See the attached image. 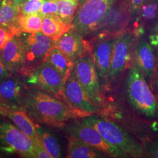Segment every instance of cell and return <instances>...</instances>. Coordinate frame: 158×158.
<instances>
[{
    "label": "cell",
    "mask_w": 158,
    "mask_h": 158,
    "mask_svg": "<svg viewBox=\"0 0 158 158\" xmlns=\"http://www.w3.org/2000/svg\"><path fill=\"white\" fill-rule=\"evenodd\" d=\"M23 109L35 123L59 128H63L71 119L91 115L72 107L57 96L33 87L28 89Z\"/></svg>",
    "instance_id": "1"
},
{
    "label": "cell",
    "mask_w": 158,
    "mask_h": 158,
    "mask_svg": "<svg viewBox=\"0 0 158 158\" xmlns=\"http://www.w3.org/2000/svg\"><path fill=\"white\" fill-rule=\"evenodd\" d=\"M85 124L95 128L105 140L131 158L147 157L144 147L119 125L94 114L81 118Z\"/></svg>",
    "instance_id": "2"
},
{
    "label": "cell",
    "mask_w": 158,
    "mask_h": 158,
    "mask_svg": "<svg viewBox=\"0 0 158 158\" xmlns=\"http://www.w3.org/2000/svg\"><path fill=\"white\" fill-rule=\"evenodd\" d=\"M126 92L130 104L136 112L147 118L158 117V100L143 74L133 63L126 78Z\"/></svg>",
    "instance_id": "3"
},
{
    "label": "cell",
    "mask_w": 158,
    "mask_h": 158,
    "mask_svg": "<svg viewBox=\"0 0 158 158\" xmlns=\"http://www.w3.org/2000/svg\"><path fill=\"white\" fill-rule=\"evenodd\" d=\"M115 0H87L79 6L70 27L85 36L99 31Z\"/></svg>",
    "instance_id": "4"
},
{
    "label": "cell",
    "mask_w": 158,
    "mask_h": 158,
    "mask_svg": "<svg viewBox=\"0 0 158 158\" xmlns=\"http://www.w3.org/2000/svg\"><path fill=\"white\" fill-rule=\"evenodd\" d=\"M135 34L130 31L119 34L115 38L109 72L105 87L112 89L121 78L134 52Z\"/></svg>",
    "instance_id": "5"
},
{
    "label": "cell",
    "mask_w": 158,
    "mask_h": 158,
    "mask_svg": "<svg viewBox=\"0 0 158 158\" xmlns=\"http://www.w3.org/2000/svg\"><path fill=\"white\" fill-rule=\"evenodd\" d=\"M69 136L73 137L113 158H130L129 156L104 139L102 135L89 125L81 120L73 119L63 127Z\"/></svg>",
    "instance_id": "6"
},
{
    "label": "cell",
    "mask_w": 158,
    "mask_h": 158,
    "mask_svg": "<svg viewBox=\"0 0 158 158\" xmlns=\"http://www.w3.org/2000/svg\"><path fill=\"white\" fill-rule=\"evenodd\" d=\"M0 153L36 158L31 139L17 126L4 121H0Z\"/></svg>",
    "instance_id": "7"
},
{
    "label": "cell",
    "mask_w": 158,
    "mask_h": 158,
    "mask_svg": "<svg viewBox=\"0 0 158 158\" xmlns=\"http://www.w3.org/2000/svg\"><path fill=\"white\" fill-rule=\"evenodd\" d=\"M18 35L23 44L25 53L27 76L35 68L45 61L48 55L55 47V41L42 32L31 34L21 32Z\"/></svg>",
    "instance_id": "8"
},
{
    "label": "cell",
    "mask_w": 158,
    "mask_h": 158,
    "mask_svg": "<svg viewBox=\"0 0 158 158\" xmlns=\"http://www.w3.org/2000/svg\"><path fill=\"white\" fill-rule=\"evenodd\" d=\"M25 80L29 87L38 88L66 102L64 95L66 80L48 62L45 60L35 68L25 77Z\"/></svg>",
    "instance_id": "9"
},
{
    "label": "cell",
    "mask_w": 158,
    "mask_h": 158,
    "mask_svg": "<svg viewBox=\"0 0 158 158\" xmlns=\"http://www.w3.org/2000/svg\"><path fill=\"white\" fill-rule=\"evenodd\" d=\"M29 87L25 77L19 74H11L0 81V115L7 111L23 109Z\"/></svg>",
    "instance_id": "10"
},
{
    "label": "cell",
    "mask_w": 158,
    "mask_h": 158,
    "mask_svg": "<svg viewBox=\"0 0 158 158\" xmlns=\"http://www.w3.org/2000/svg\"><path fill=\"white\" fill-rule=\"evenodd\" d=\"M74 71L93 102L98 107L102 105L100 81L91 53L79 57L74 62Z\"/></svg>",
    "instance_id": "11"
},
{
    "label": "cell",
    "mask_w": 158,
    "mask_h": 158,
    "mask_svg": "<svg viewBox=\"0 0 158 158\" xmlns=\"http://www.w3.org/2000/svg\"><path fill=\"white\" fill-rule=\"evenodd\" d=\"M64 95L66 102L72 107L90 115L98 113L99 108L79 82L74 69L65 81Z\"/></svg>",
    "instance_id": "12"
},
{
    "label": "cell",
    "mask_w": 158,
    "mask_h": 158,
    "mask_svg": "<svg viewBox=\"0 0 158 158\" xmlns=\"http://www.w3.org/2000/svg\"><path fill=\"white\" fill-rule=\"evenodd\" d=\"M1 56L10 73L26 77V58L23 44L18 35L10 40L1 50Z\"/></svg>",
    "instance_id": "13"
},
{
    "label": "cell",
    "mask_w": 158,
    "mask_h": 158,
    "mask_svg": "<svg viewBox=\"0 0 158 158\" xmlns=\"http://www.w3.org/2000/svg\"><path fill=\"white\" fill-rule=\"evenodd\" d=\"M134 63L151 84L157 68L158 60L152 46L147 40L141 38L134 46Z\"/></svg>",
    "instance_id": "14"
},
{
    "label": "cell",
    "mask_w": 158,
    "mask_h": 158,
    "mask_svg": "<svg viewBox=\"0 0 158 158\" xmlns=\"http://www.w3.org/2000/svg\"><path fill=\"white\" fill-rule=\"evenodd\" d=\"M55 47L73 62L89 54L91 51L90 44L84 40L83 36L71 28L55 40Z\"/></svg>",
    "instance_id": "15"
},
{
    "label": "cell",
    "mask_w": 158,
    "mask_h": 158,
    "mask_svg": "<svg viewBox=\"0 0 158 158\" xmlns=\"http://www.w3.org/2000/svg\"><path fill=\"white\" fill-rule=\"evenodd\" d=\"M115 40L111 38L98 42L91 53L100 83L103 86L106 84Z\"/></svg>",
    "instance_id": "16"
},
{
    "label": "cell",
    "mask_w": 158,
    "mask_h": 158,
    "mask_svg": "<svg viewBox=\"0 0 158 158\" xmlns=\"http://www.w3.org/2000/svg\"><path fill=\"white\" fill-rule=\"evenodd\" d=\"M2 115L11 119L15 125L28 136L33 142L41 140L35 123L23 109L7 111Z\"/></svg>",
    "instance_id": "17"
},
{
    "label": "cell",
    "mask_w": 158,
    "mask_h": 158,
    "mask_svg": "<svg viewBox=\"0 0 158 158\" xmlns=\"http://www.w3.org/2000/svg\"><path fill=\"white\" fill-rule=\"evenodd\" d=\"M107 155L79 139L69 136L66 158H101Z\"/></svg>",
    "instance_id": "18"
},
{
    "label": "cell",
    "mask_w": 158,
    "mask_h": 158,
    "mask_svg": "<svg viewBox=\"0 0 158 158\" xmlns=\"http://www.w3.org/2000/svg\"><path fill=\"white\" fill-rule=\"evenodd\" d=\"M21 15L19 6L14 4L12 0H3L0 5V27L16 31L17 19Z\"/></svg>",
    "instance_id": "19"
},
{
    "label": "cell",
    "mask_w": 158,
    "mask_h": 158,
    "mask_svg": "<svg viewBox=\"0 0 158 158\" xmlns=\"http://www.w3.org/2000/svg\"><path fill=\"white\" fill-rule=\"evenodd\" d=\"M45 60L59 72L65 80L73 70V61L55 47L50 51Z\"/></svg>",
    "instance_id": "20"
},
{
    "label": "cell",
    "mask_w": 158,
    "mask_h": 158,
    "mask_svg": "<svg viewBox=\"0 0 158 158\" xmlns=\"http://www.w3.org/2000/svg\"><path fill=\"white\" fill-rule=\"evenodd\" d=\"M70 28L57 15H48L43 18L41 32L55 41L68 32Z\"/></svg>",
    "instance_id": "21"
},
{
    "label": "cell",
    "mask_w": 158,
    "mask_h": 158,
    "mask_svg": "<svg viewBox=\"0 0 158 158\" xmlns=\"http://www.w3.org/2000/svg\"><path fill=\"white\" fill-rule=\"evenodd\" d=\"M35 124L44 147L52 158L62 157V147L55 134L51 130L42 127L39 124L35 123Z\"/></svg>",
    "instance_id": "22"
},
{
    "label": "cell",
    "mask_w": 158,
    "mask_h": 158,
    "mask_svg": "<svg viewBox=\"0 0 158 158\" xmlns=\"http://www.w3.org/2000/svg\"><path fill=\"white\" fill-rule=\"evenodd\" d=\"M43 17L40 14L31 15H20L16 23L17 34L35 33L41 32Z\"/></svg>",
    "instance_id": "23"
},
{
    "label": "cell",
    "mask_w": 158,
    "mask_h": 158,
    "mask_svg": "<svg viewBox=\"0 0 158 158\" xmlns=\"http://www.w3.org/2000/svg\"><path fill=\"white\" fill-rule=\"evenodd\" d=\"M57 5V16L70 27L80 0H55Z\"/></svg>",
    "instance_id": "24"
},
{
    "label": "cell",
    "mask_w": 158,
    "mask_h": 158,
    "mask_svg": "<svg viewBox=\"0 0 158 158\" xmlns=\"http://www.w3.org/2000/svg\"><path fill=\"white\" fill-rule=\"evenodd\" d=\"M125 12L123 8L117 7L111 8L102 21L100 30L110 31L123 24L125 19Z\"/></svg>",
    "instance_id": "25"
},
{
    "label": "cell",
    "mask_w": 158,
    "mask_h": 158,
    "mask_svg": "<svg viewBox=\"0 0 158 158\" xmlns=\"http://www.w3.org/2000/svg\"><path fill=\"white\" fill-rule=\"evenodd\" d=\"M158 13V1L143 3L136 17L142 23H145L155 19Z\"/></svg>",
    "instance_id": "26"
},
{
    "label": "cell",
    "mask_w": 158,
    "mask_h": 158,
    "mask_svg": "<svg viewBox=\"0 0 158 158\" xmlns=\"http://www.w3.org/2000/svg\"><path fill=\"white\" fill-rule=\"evenodd\" d=\"M45 0H26L19 6L21 15H31L40 13Z\"/></svg>",
    "instance_id": "27"
},
{
    "label": "cell",
    "mask_w": 158,
    "mask_h": 158,
    "mask_svg": "<svg viewBox=\"0 0 158 158\" xmlns=\"http://www.w3.org/2000/svg\"><path fill=\"white\" fill-rule=\"evenodd\" d=\"M57 5L55 0H45L40 10V15L44 18L48 15H57Z\"/></svg>",
    "instance_id": "28"
},
{
    "label": "cell",
    "mask_w": 158,
    "mask_h": 158,
    "mask_svg": "<svg viewBox=\"0 0 158 158\" xmlns=\"http://www.w3.org/2000/svg\"><path fill=\"white\" fill-rule=\"evenodd\" d=\"M143 143L147 157L158 158V139L155 141L151 139Z\"/></svg>",
    "instance_id": "29"
},
{
    "label": "cell",
    "mask_w": 158,
    "mask_h": 158,
    "mask_svg": "<svg viewBox=\"0 0 158 158\" xmlns=\"http://www.w3.org/2000/svg\"><path fill=\"white\" fill-rule=\"evenodd\" d=\"M16 35L17 34L11 29L0 27V51L4 47L8 42Z\"/></svg>",
    "instance_id": "30"
},
{
    "label": "cell",
    "mask_w": 158,
    "mask_h": 158,
    "mask_svg": "<svg viewBox=\"0 0 158 158\" xmlns=\"http://www.w3.org/2000/svg\"><path fill=\"white\" fill-rule=\"evenodd\" d=\"M34 152L38 158H52L50 154L46 151L42 139L39 141L33 142Z\"/></svg>",
    "instance_id": "31"
},
{
    "label": "cell",
    "mask_w": 158,
    "mask_h": 158,
    "mask_svg": "<svg viewBox=\"0 0 158 158\" xmlns=\"http://www.w3.org/2000/svg\"><path fill=\"white\" fill-rule=\"evenodd\" d=\"M149 42L158 52V20L151 31L149 35Z\"/></svg>",
    "instance_id": "32"
},
{
    "label": "cell",
    "mask_w": 158,
    "mask_h": 158,
    "mask_svg": "<svg viewBox=\"0 0 158 158\" xmlns=\"http://www.w3.org/2000/svg\"><path fill=\"white\" fill-rule=\"evenodd\" d=\"M144 1L145 0H131L130 8L131 15L136 17Z\"/></svg>",
    "instance_id": "33"
},
{
    "label": "cell",
    "mask_w": 158,
    "mask_h": 158,
    "mask_svg": "<svg viewBox=\"0 0 158 158\" xmlns=\"http://www.w3.org/2000/svg\"><path fill=\"white\" fill-rule=\"evenodd\" d=\"M11 73L9 71L1 56L0 51V81L8 77Z\"/></svg>",
    "instance_id": "34"
},
{
    "label": "cell",
    "mask_w": 158,
    "mask_h": 158,
    "mask_svg": "<svg viewBox=\"0 0 158 158\" xmlns=\"http://www.w3.org/2000/svg\"><path fill=\"white\" fill-rule=\"evenodd\" d=\"M151 85H152V87L153 88V90L156 94V97L158 100V64H157V68L156 69L155 73L154 74V76L153 77L151 83Z\"/></svg>",
    "instance_id": "35"
},
{
    "label": "cell",
    "mask_w": 158,
    "mask_h": 158,
    "mask_svg": "<svg viewBox=\"0 0 158 158\" xmlns=\"http://www.w3.org/2000/svg\"><path fill=\"white\" fill-rule=\"evenodd\" d=\"M12 1L14 2V4H16L17 6H20L22 3H23L24 1H25L26 0H12Z\"/></svg>",
    "instance_id": "36"
},
{
    "label": "cell",
    "mask_w": 158,
    "mask_h": 158,
    "mask_svg": "<svg viewBox=\"0 0 158 158\" xmlns=\"http://www.w3.org/2000/svg\"><path fill=\"white\" fill-rule=\"evenodd\" d=\"M155 1H158V0H145L143 3H147V2H155Z\"/></svg>",
    "instance_id": "37"
},
{
    "label": "cell",
    "mask_w": 158,
    "mask_h": 158,
    "mask_svg": "<svg viewBox=\"0 0 158 158\" xmlns=\"http://www.w3.org/2000/svg\"><path fill=\"white\" fill-rule=\"evenodd\" d=\"M86 1H87V0H80V1H79V6H81L83 3H85Z\"/></svg>",
    "instance_id": "38"
},
{
    "label": "cell",
    "mask_w": 158,
    "mask_h": 158,
    "mask_svg": "<svg viewBox=\"0 0 158 158\" xmlns=\"http://www.w3.org/2000/svg\"><path fill=\"white\" fill-rule=\"evenodd\" d=\"M1 153H0V157H1Z\"/></svg>",
    "instance_id": "39"
},
{
    "label": "cell",
    "mask_w": 158,
    "mask_h": 158,
    "mask_svg": "<svg viewBox=\"0 0 158 158\" xmlns=\"http://www.w3.org/2000/svg\"><path fill=\"white\" fill-rule=\"evenodd\" d=\"M0 2H1V0H0Z\"/></svg>",
    "instance_id": "40"
}]
</instances>
